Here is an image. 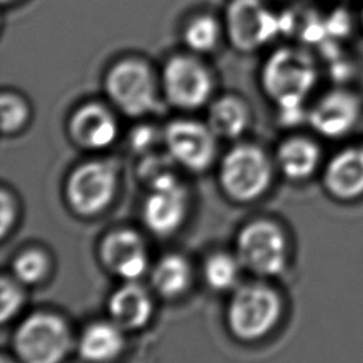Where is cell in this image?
<instances>
[{"instance_id": "19", "label": "cell", "mask_w": 363, "mask_h": 363, "mask_svg": "<svg viewBox=\"0 0 363 363\" xmlns=\"http://www.w3.org/2000/svg\"><path fill=\"white\" fill-rule=\"evenodd\" d=\"M319 160V146L312 139L303 136L285 139L277 150V163L281 172L292 180H303L312 176Z\"/></svg>"}, {"instance_id": "7", "label": "cell", "mask_w": 363, "mask_h": 363, "mask_svg": "<svg viewBox=\"0 0 363 363\" xmlns=\"http://www.w3.org/2000/svg\"><path fill=\"white\" fill-rule=\"evenodd\" d=\"M224 28L231 45L241 52L265 47L284 30L282 17L264 0H230Z\"/></svg>"}, {"instance_id": "14", "label": "cell", "mask_w": 363, "mask_h": 363, "mask_svg": "<svg viewBox=\"0 0 363 363\" xmlns=\"http://www.w3.org/2000/svg\"><path fill=\"white\" fill-rule=\"evenodd\" d=\"M68 135L82 149H104L116 139L118 122L108 106L99 102H86L69 116Z\"/></svg>"}, {"instance_id": "15", "label": "cell", "mask_w": 363, "mask_h": 363, "mask_svg": "<svg viewBox=\"0 0 363 363\" xmlns=\"http://www.w3.org/2000/svg\"><path fill=\"white\" fill-rule=\"evenodd\" d=\"M108 311L111 319L123 330L140 329L152 316L153 302L142 285L136 281H126V284L112 292Z\"/></svg>"}, {"instance_id": "8", "label": "cell", "mask_w": 363, "mask_h": 363, "mask_svg": "<svg viewBox=\"0 0 363 363\" xmlns=\"http://www.w3.org/2000/svg\"><path fill=\"white\" fill-rule=\"evenodd\" d=\"M237 258L257 275H278L286 265V237L278 224L255 220L244 225L237 235Z\"/></svg>"}, {"instance_id": "29", "label": "cell", "mask_w": 363, "mask_h": 363, "mask_svg": "<svg viewBox=\"0 0 363 363\" xmlns=\"http://www.w3.org/2000/svg\"><path fill=\"white\" fill-rule=\"evenodd\" d=\"M1 363H14V362L10 360V359H7V357H3V359H1Z\"/></svg>"}, {"instance_id": "1", "label": "cell", "mask_w": 363, "mask_h": 363, "mask_svg": "<svg viewBox=\"0 0 363 363\" xmlns=\"http://www.w3.org/2000/svg\"><path fill=\"white\" fill-rule=\"evenodd\" d=\"M318 81V65L301 48L275 50L261 69V86L281 109V121L296 125L302 118V104Z\"/></svg>"}, {"instance_id": "11", "label": "cell", "mask_w": 363, "mask_h": 363, "mask_svg": "<svg viewBox=\"0 0 363 363\" xmlns=\"http://www.w3.org/2000/svg\"><path fill=\"white\" fill-rule=\"evenodd\" d=\"M216 138L207 123L193 119H174L163 132L170 157L193 172L206 170L213 163L217 150Z\"/></svg>"}, {"instance_id": "17", "label": "cell", "mask_w": 363, "mask_h": 363, "mask_svg": "<svg viewBox=\"0 0 363 363\" xmlns=\"http://www.w3.org/2000/svg\"><path fill=\"white\" fill-rule=\"evenodd\" d=\"M123 329L113 320H99L88 325L78 342L81 357L89 363L112 362L123 352Z\"/></svg>"}, {"instance_id": "20", "label": "cell", "mask_w": 363, "mask_h": 363, "mask_svg": "<svg viewBox=\"0 0 363 363\" xmlns=\"http://www.w3.org/2000/svg\"><path fill=\"white\" fill-rule=\"evenodd\" d=\"M150 282L155 291L163 298L183 295L191 284V268L189 261L179 254L162 257L150 272Z\"/></svg>"}, {"instance_id": "21", "label": "cell", "mask_w": 363, "mask_h": 363, "mask_svg": "<svg viewBox=\"0 0 363 363\" xmlns=\"http://www.w3.org/2000/svg\"><path fill=\"white\" fill-rule=\"evenodd\" d=\"M223 26L211 14H197L183 27L182 37L190 52L204 55L214 51L221 40Z\"/></svg>"}, {"instance_id": "6", "label": "cell", "mask_w": 363, "mask_h": 363, "mask_svg": "<svg viewBox=\"0 0 363 363\" xmlns=\"http://www.w3.org/2000/svg\"><path fill=\"white\" fill-rule=\"evenodd\" d=\"M13 346L21 363H61L71 350L72 337L62 318L38 312L18 325Z\"/></svg>"}, {"instance_id": "23", "label": "cell", "mask_w": 363, "mask_h": 363, "mask_svg": "<svg viewBox=\"0 0 363 363\" xmlns=\"http://www.w3.org/2000/svg\"><path fill=\"white\" fill-rule=\"evenodd\" d=\"M50 271L48 255L38 248H28L20 252L13 261V274L23 285L41 282Z\"/></svg>"}, {"instance_id": "30", "label": "cell", "mask_w": 363, "mask_h": 363, "mask_svg": "<svg viewBox=\"0 0 363 363\" xmlns=\"http://www.w3.org/2000/svg\"><path fill=\"white\" fill-rule=\"evenodd\" d=\"M360 20H362V26H363V9H362V14H360Z\"/></svg>"}, {"instance_id": "2", "label": "cell", "mask_w": 363, "mask_h": 363, "mask_svg": "<svg viewBox=\"0 0 363 363\" xmlns=\"http://www.w3.org/2000/svg\"><path fill=\"white\" fill-rule=\"evenodd\" d=\"M104 89L109 102L130 118L153 112L162 92L160 78L150 64L135 57L122 58L106 71Z\"/></svg>"}, {"instance_id": "24", "label": "cell", "mask_w": 363, "mask_h": 363, "mask_svg": "<svg viewBox=\"0 0 363 363\" xmlns=\"http://www.w3.org/2000/svg\"><path fill=\"white\" fill-rule=\"evenodd\" d=\"M0 118L3 133L13 135L27 125L30 105L16 92H3L0 96Z\"/></svg>"}, {"instance_id": "13", "label": "cell", "mask_w": 363, "mask_h": 363, "mask_svg": "<svg viewBox=\"0 0 363 363\" xmlns=\"http://www.w3.org/2000/svg\"><path fill=\"white\" fill-rule=\"evenodd\" d=\"M359 98L346 89L323 94L309 109V125L322 136L339 138L346 135L360 116Z\"/></svg>"}, {"instance_id": "27", "label": "cell", "mask_w": 363, "mask_h": 363, "mask_svg": "<svg viewBox=\"0 0 363 363\" xmlns=\"http://www.w3.org/2000/svg\"><path fill=\"white\" fill-rule=\"evenodd\" d=\"M153 138H155V132L150 128H146V126L138 128L132 132V136H130L132 146L136 150H145L152 145Z\"/></svg>"}, {"instance_id": "26", "label": "cell", "mask_w": 363, "mask_h": 363, "mask_svg": "<svg viewBox=\"0 0 363 363\" xmlns=\"http://www.w3.org/2000/svg\"><path fill=\"white\" fill-rule=\"evenodd\" d=\"M0 211H1V237L4 238L9 230L13 228L17 217V204L11 193L6 189L0 193Z\"/></svg>"}, {"instance_id": "25", "label": "cell", "mask_w": 363, "mask_h": 363, "mask_svg": "<svg viewBox=\"0 0 363 363\" xmlns=\"http://www.w3.org/2000/svg\"><path fill=\"white\" fill-rule=\"evenodd\" d=\"M21 282L11 277H3L0 281V292H1V309H0V318L1 322H7L11 318H14L23 303H24V291L21 288Z\"/></svg>"}, {"instance_id": "9", "label": "cell", "mask_w": 363, "mask_h": 363, "mask_svg": "<svg viewBox=\"0 0 363 363\" xmlns=\"http://www.w3.org/2000/svg\"><path fill=\"white\" fill-rule=\"evenodd\" d=\"M116 191L115 169L101 160L85 162L77 166L65 183V199L71 210L91 217L104 211Z\"/></svg>"}, {"instance_id": "18", "label": "cell", "mask_w": 363, "mask_h": 363, "mask_svg": "<svg viewBox=\"0 0 363 363\" xmlns=\"http://www.w3.org/2000/svg\"><path fill=\"white\" fill-rule=\"evenodd\" d=\"M250 123V106L237 95L218 96L208 106L207 125L217 138L235 139L248 129Z\"/></svg>"}, {"instance_id": "4", "label": "cell", "mask_w": 363, "mask_h": 363, "mask_svg": "<svg viewBox=\"0 0 363 363\" xmlns=\"http://www.w3.org/2000/svg\"><path fill=\"white\" fill-rule=\"evenodd\" d=\"M160 89L174 108L194 111L213 96L216 79L210 67L193 52L174 54L160 71Z\"/></svg>"}, {"instance_id": "3", "label": "cell", "mask_w": 363, "mask_h": 363, "mask_svg": "<svg viewBox=\"0 0 363 363\" xmlns=\"http://www.w3.org/2000/svg\"><path fill=\"white\" fill-rule=\"evenodd\" d=\"M282 302L275 289L262 282L235 288L227 306L230 332L240 340L252 342L267 336L278 323Z\"/></svg>"}, {"instance_id": "16", "label": "cell", "mask_w": 363, "mask_h": 363, "mask_svg": "<svg viewBox=\"0 0 363 363\" xmlns=\"http://www.w3.org/2000/svg\"><path fill=\"white\" fill-rule=\"evenodd\" d=\"M323 183L337 199L350 200L363 194V147L337 153L326 166Z\"/></svg>"}, {"instance_id": "10", "label": "cell", "mask_w": 363, "mask_h": 363, "mask_svg": "<svg viewBox=\"0 0 363 363\" xmlns=\"http://www.w3.org/2000/svg\"><path fill=\"white\" fill-rule=\"evenodd\" d=\"M187 213V193L177 179L164 172L150 180L142 217L146 227L159 237L173 234L184 221Z\"/></svg>"}, {"instance_id": "12", "label": "cell", "mask_w": 363, "mask_h": 363, "mask_svg": "<svg viewBox=\"0 0 363 363\" xmlns=\"http://www.w3.org/2000/svg\"><path fill=\"white\" fill-rule=\"evenodd\" d=\"M104 267L125 281H136L147 269V251L143 238L133 230L119 228L106 234L99 245Z\"/></svg>"}, {"instance_id": "22", "label": "cell", "mask_w": 363, "mask_h": 363, "mask_svg": "<svg viewBox=\"0 0 363 363\" xmlns=\"http://www.w3.org/2000/svg\"><path fill=\"white\" fill-rule=\"evenodd\" d=\"M241 262L237 257L225 252L210 255L203 267L206 284L214 291H228L237 286Z\"/></svg>"}, {"instance_id": "5", "label": "cell", "mask_w": 363, "mask_h": 363, "mask_svg": "<svg viewBox=\"0 0 363 363\" xmlns=\"http://www.w3.org/2000/svg\"><path fill=\"white\" fill-rule=\"evenodd\" d=\"M218 179L230 199L240 203L252 201L262 196L271 184V160L255 145H235L221 159Z\"/></svg>"}, {"instance_id": "28", "label": "cell", "mask_w": 363, "mask_h": 363, "mask_svg": "<svg viewBox=\"0 0 363 363\" xmlns=\"http://www.w3.org/2000/svg\"><path fill=\"white\" fill-rule=\"evenodd\" d=\"M17 0H1V4L3 6H7V4H13V3H16Z\"/></svg>"}]
</instances>
